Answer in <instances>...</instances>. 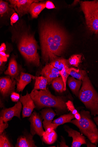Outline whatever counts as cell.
<instances>
[{"label":"cell","mask_w":98,"mask_h":147,"mask_svg":"<svg viewBox=\"0 0 98 147\" xmlns=\"http://www.w3.org/2000/svg\"><path fill=\"white\" fill-rule=\"evenodd\" d=\"M74 118V115L71 112L68 114L61 116L54 120L52 123L59 126L66 123L70 122L72 119Z\"/></svg>","instance_id":"cell-24"},{"label":"cell","mask_w":98,"mask_h":147,"mask_svg":"<svg viewBox=\"0 0 98 147\" xmlns=\"http://www.w3.org/2000/svg\"><path fill=\"white\" fill-rule=\"evenodd\" d=\"M0 55L8 57L9 56L7 55L5 53V51L0 52Z\"/></svg>","instance_id":"cell-39"},{"label":"cell","mask_w":98,"mask_h":147,"mask_svg":"<svg viewBox=\"0 0 98 147\" xmlns=\"http://www.w3.org/2000/svg\"><path fill=\"white\" fill-rule=\"evenodd\" d=\"M8 57L0 55V61H1L3 62H6L7 61V58Z\"/></svg>","instance_id":"cell-38"},{"label":"cell","mask_w":98,"mask_h":147,"mask_svg":"<svg viewBox=\"0 0 98 147\" xmlns=\"http://www.w3.org/2000/svg\"><path fill=\"white\" fill-rule=\"evenodd\" d=\"M18 49L21 54L28 62L36 66L39 65L37 45L33 36L27 34L22 36L19 43Z\"/></svg>","instance_id":"cell-5"},{"label":"cell","mask_w":98,"mask_h":147,"mask_svg":"<svg viewBox=\"0 0 98 147\" xmlns=\"http://www.w3.org/2000/svg\"><path fill=\"white\" fill-rule=\"evenodd\" d=\"M93 119L95 122L98 127V115L97 116H95L94 118Z\"/></svg>","instance_id":"cell-40"},{"label":"cell","mask_w":98,"mask_h":147,"mask_svg":"<svg viewBox=\"0 0 98 147\" xmlns=\"http://www.w3.org/2000/svg\"><path fill=\"white\" fill-rule=\"evenodd\" d=\"M51 84L53 88L57 92L62 93L64 91V84L61 76L54 79Z\"/></svg>","instance_id":"cell-25"},{"label":"cell","mask_w":98,"mask_h":147,"mask_svg":"<svg viewBox=\"0 0 98 147\" xmlns=\"http://www.w3.org/2000/svg\"><path fill=\"white\" fill-rule=\"evenodd\" d=\"M80 5L88 28L91 32L98 34V1H81Z\"/></svg>","instance_id":"cell-6"},{"label":"cell","mask_w":98,"mask_h":147,"mask_svg":"<svg viewBox=\"0 0 98 147\" xmlns=\"http://www.w3.org/2000/svg\"><path fill=\"white\" fill-rule=\"evenodd\" d=\"M6 50V46L4 43H3L1 45L0 47V51H5Z\"/></svg>","instance_id":"cell-36"},{"label":"cell","mask_w":98,"mask_h":147,"mask_svg":"<svg viewBox=\"0 0 98 147\" xmlns=\"http://www.w3.org/2000/svg\"><path fill=\"white\" fill-rule=\"evenodd\" d=\"M35 80V82L33 90H46L47 89V87L48 82L45 77L43 76H36Z\"/></svg>","instance_id":"cell-23"},{"label":"cell","mask_w":98,"mask_h":147,"mask_svg":"<svg viewBox=\"0 0 98 147\" xmlns=\"http://www.w3.org/2000/svg\"><path fill=\"white\" fill-rule=\"evenodd\" d=\"M45 4V3L35 2L31 5L29 11L32 18L38 17L41 12L46 8Z\"/></svg>","instance_id":"cell-18"},{"label":"cell","mask_w":98,"mask_h":147,"mask_svg":"<svg viewBox=\"0 0 98 147\" xmlns=\"http://www.w3.org/2000/svg\"><path fill=\"white\" fill-rule=\"evenodd\" d=\"M36 77L28 74L21 72L17 84V91L22 92L26 86L31 82L32 79H35Z\"/></svg>","instance_id":"cell-16"},{"label":"cell","mask_w":98,"mask_h":147,"mask_svg":"<svg viewBox=\"0 0 98 147\" xmlns=\"http://www.w3.org/2000/svg\"><path fill=\"white\" fill-rule=\"evenodd\" d=\"M22 108V102L20 101H18L12 107L3 110L1 113V117L3 118L5 123L10 121L14 116L20 119Z\"/></svg>","instance_id":"cell-9"},{"label":"cell","mask_w":98,"mask_h":147,"mask_svg":"<svg viewBox=\"0 0 98 147\" xmlns=\"http://www.w3.org/2000/svg\"><path fill=\"white\" fill-rule=\"evenodd\" d=\"M11 6L14 8L20 17L26 14L31 5L39 1L34 0H11L9 1Z\"/></svg>","instance_id":"cell-8"},{"label":"cell","mask_w":98,"mask_h":147,"mask_svg":"<svg viewBox=\"0 0 98 147\" xmlns=\"http://www.w3.org/2000/svg\"><path fill=\"white\" fill-rule=\"evenodd\" d=\"M78 97L86 107L91 111L92 115L95 117L98 115V93L87 76L82 81Z\"/></svg>","instance_id":"cell-3"},{"label":"cell","mask_w":98,"mask_h":147,"mask_svg":"<svg viewBox=\"0 0 98 147\" xmlns=\"http://www.w3.org/2000/svg\"><path fill=\"white\" fill-rule=\"evenodd\" d=\"M66 71L69 75L72 77L82 81L87 76V72L84 70L74 68H68L66 69Z\"/></svg>","instance_id":"cell-20"},{"label":"cell","mask_w":98,"mask_h":147,"mask_svg":"<svg viewBox=\"0 0 98 147\" xmlns=\"http://www.w3.org/2000/svg\"><path fill=\"white\" fill-rule=\"evenodd\" d=\"M64 128L68 136L73 138L72 147H80L82 144H86L85 138L81 135L80 132L68 126H65Z\"/></svg>","instance_id":"cell-12"},{"label":"cell","mask_w":98,"mask_h":147,"mask_svg":"<svg viewBox=\"0 0 98 147\" xmlns=\"http://www.w3.org/2000/svg\"><path fill=\"white\" fill-rule=\"evenodd\" d=\"M66 69L64 68L62 70L59 71L60 74L63 80L64 84V91H66V90L67 79L69 75L66 72Z\"/></svg>","instance_id":"cell-29"},{"label":"cell","mask_w":98,"mask_h":147,"mask_svg":"<svg viewBox=\"0 0 98 147\" xmlns=\"http://www.w3.org/2000/svg\"><path fill=\"white\" fill-rule=\"evenodd\" d=\"M0 147H13L5 133L4 132L0 135Z\"/></svg>","instance_id":"cell-26"},{"label":"cell","mask_w":98,"mask_h":147,"mask_svg":"<svg viewBox=\"0 0 98 147\" xmlns=\"http://www.w3.org/2000/svg\"><path fill=\"white\" fill-rule=\"evenodd\" d=\"M16 82L9 77L1 78L0 79V91L4 98L9 95L14 90Z\"/></svg>","instance_id":"cell-11"},{"label":"cell","mask_w":98,"mask_h":147,"mask_svg":"<svg viewBox=\"0 0 98 147\" xmlns=\"http://www.w3.org/2000/svg\"><path fill=\"white\" fill-rule=\"evenodd\" d=\"M81 58V55H74L69 58L68 62L70 65L77 67L80 62Z\"/></svg>","instance_id":"cell-27"},{"label":"cell","mask_w":98,"mask_h":147,"mask_svg":"<svg viewBox=\"0 0 98 147\" xmlns=\"http://www.w3.org/2000/svg\"><path fill=\"white\" fill-rule=\"evenodd\" d=\"M8 3L2 1H0V15L2 16L9 10Z\"/></svg>","instance_id":"cell-28"},{"label":"cell","mask_w":98,"mask_h":147,"mask_svg":"<svg viewBox=\"0 0 98 147\" xmlns=\"http://www.w3.org/2000/svg\"><path fill=\"white\" fill-rule=\"evenodd\" d=\"M67 109L74 115L77 113V111L75 109L73 102L70 100H68L66 102Z\"/></svg>","instance_id":"cell-30"},{"label":"cell","mask_w":98,"mask_h":147,"mask_svg":"<svg viewBox=\"0 0 98 147\" xmlns=\"http://www.w3.org/2000/svg\"><path fill=\"white\" fill-rule=\"evenodd\" d=\"M68 84L70 89L76 96H78L82 81L76 79L73 77H70L68 80Z\"/></svg>","instance_id":"cell-17"},{"label":"cell","mask_w":98,"mask_h":147,"mask_svg":"<svg viewBox=\"0 0 98 147\" xmlns=\"http://www.w3.org/2000/svg\"><path fill=\"white\" fill-rule=\"evenodd\" d=\"M18 72L17 62L14 58L11 59L7 69L5 72V74L10 76L12 78L16 77Z\"/></svg>","instance_id":"cell-19"},{"label":"cell","mask_w":98,"mask_h":147,"mask_svg":"<svg viewBox=\"0 0 98 147\" xmlns=\"http://www.w3.org/2000/svg\"><path fill=\"white\" fill-rule=\"evenodd\" d=\"M87 146L88 147H96V146L95 144H94L92 143L90 140H86V144Z\"/></svg>","instance_id":"cell-35"},{"label":"cell","mask_w":98,"mask_h":147,"mask_svg":"<svg viewBox=\"0 0 98 147\" xmlns=\"http://www.w3.org/2000/svg\"><path fill=\"white\" fill-rule=\"evenodd\" d=\"M41 74L47 79L49 84L51 83L54 79L59 77L60 75L59 71L50 63L45 66L42 70Z\"/></svg>","instance_id":"cell-13"},{"label":"cell","mask_w":98,"mask_h":147,"mask_svg":"<svg viewBox=\"0 0 98 147\" xmlns=\"http://www.w3.org/2000/svg\"><path fill=\"white\" fill-rule=\"evenodd\" d=\"M40 113L41 117L44 120L43 122V127L46 131L52 125V121L57 114L50 108L43 109Z\"/></svg>","instance_id":"cell-14"},{"label":"cell","mask_w":98,"mask_h":147,"mask_svg":"<svg viewBox=\"0 0 98 147\" xmlns=\"http://www.w3.org/2000/svg\"><path fill=\"white\" fill-rule=\"evenodd\" d=\"M19 20V17L16 13H14L10 18L11 24L12 26L14 24L16 23Z\"/></svg>","instance_id":"cell-33"},{"label":"cell","mask_w":98,"mask_h":147,"mask_svg":"<svg viewBox=\"0 0 98 147\" xmlns=\"http://www.w3.org/2000/svg\"><path fill=\"white\" fill-rule=\"evenodd\" d=\"M68 60L63 58L58 57L51 61L50 63L54 68L59 71L64 68H68Z\"/></svg>","instance_id":"cell-22"},{"label":"cell","mask_w":98,"mask_h":147,"mask_svg":"<svg viewBox=\"0 0 98 147\" xmlns=\"http://www.w3.org/2000/svg\"><path fill=\"white\" fill-rule=\"evenodd\" d=\"M33 136L30 134H25L19 137L17 141L16 147H37L33 140Z\"/></svg>","instance_id":"cell-15"},{"label":"cell","mask_w":98,"mask_h":147,"mask_svg":"<svg viewBox=\"0 0 98 147\" xmlns=\"http://www.w3.org/2000/svg\"><path fill=\"white\" fill-rule=\"evenodd\" d=\"M30 94L36 107L39 109L52 107L62 111H66L67 109L63 98L53 95L48 90H33Z\"/></svg>","instance_id":"cell-2"},{"label":"cell","mask_w":98,"mask_h":147,"mask_svg":"<svg viewBox=\"0 0 98 147\" xmlns=\"http://www.w3.org/2000/svg\"><path fill=\"white\" fill-rule=\"evenodd\" d=\"M3 63V61H0V65H1H1H2Z\"/></svg>","instance_id":"cell-41"},{"label":"cell","mask_w":98,"mask_h":147,"mask_svg":"<svg viewBox=\"0 0 98 147\" xmlns=\"http://www.w3.org/2000/svg\"><path fill=\"white\" fill-rule=\"evenodd\" d=\"M40 35L42 56L47 62L61 55L68 43V38L65 32L51 22L41 25Z\"/></svg>","instance_id":"cell-1"},{"label":"cell","mask_w":98,"mask_h":147,"mask_svg":"<svg viewBox=\"0 0 98 147\" xmlns=\"http://www.w3.org/2000/svg\"><path fill=\"white\" fill-rule=\"evenodd\" d=\"M45 7L49 9H54L55 8L53 4L50 1H48L46 3Z\"/></svg>","instance_id":"cell-34"},{"label":"cell","mask_w":98,"mask_h":147,"mask_svg":"<svg viewBox=\"0 0 98 147\" xmlns=\"http://www.w3.org/2000/svg\"><path fill=\"white\" fill-rule=\"evenodd\" d=\"M57 139V135L54 130H47L43 136V141L47 144L54 143Z\"/></svg>","instance_id":"cell-21"},{"label":"cell","mask_w":98,"mask_h":147,"mask_svg":"<svg viewBox=\"0 0 98 147\" xmlns=\"http://www.w3.org/2000/svg\"><path fill=\"white\" fill-rule=\"evenodd\" d=\"M20 97L19 94L15 92H12L11 95V98L12 101L14 102H18L20 99Z\"/></svg>","instance_id":"cell-32"},{"label":"cell","mask_w":98,"mask_h":147,"mask_svg":"<svg viewBox=\"0 0 98 147\" xmlns=\"http://www.w3.org/2000/svg\"><path fill=\"white\" fill-rule=\"evenodd\" d=\"M74 117L78 121H79L81 118V116L80 114L78 112L74 114Z\"/></svg>","instance_id":"cell-37"},{"label":"cell","mask_w":98,"mask_h":147,"mask_svg":"<svg viewBox=\"0 0 98 147\" xmlns=\"http://www.w3.org/2000/svg\"><path fill=\"white\" fill-rule=\"evenodd\" d=\"M8 127V124L7 123L4 122L3 118H0V135L3 134L4 130Z\"/></svg>","instance_id":"cell-31"},{"label":"cell","mask_w":98,"mask_h":147,"mask_svg":"<svg viewBox=\"0 0 98 147\" xmlns=\"http://www.w3.org/2000/svg\"><path fill=\"white\" fill-rule=\"evenodd\" d=\"M20 101L23 105L22 113L23 118L31 116L36 106L30 94L27 92L26 95L24 96H21Z\"/></svg>","instance_id":"cell-10"},{"label":"cell","mask_w":98,"mask_h":147,"mask_svg":"<svg viewBox=\"0 0 98 147\" xmlns=\"http://www.w3.org/2000/svg\"><path fill=\"white\" fill-rule=\"evenodd\" d=\"M80 114L81 118L79 121L75 119L70 123L78 127L92 143L97 145L98 143V129L91 119L90 112L82 111Z\"/></svg>","instance_id":"cell-4"},{"label":"cell","mask_w":98,"mask_h":147,"mask_svg":"<svg viewBox=\"0 0 98 147\" xmlns=\"http://www.w3.org/2000/svg\"><path fill=\"white\" fill-rule=\"evenodd\" d=\"M31 123L30 132L33 136L37 135L40 137H43L45 131H44L41 117L36 112L31 115L29 119Z\"/></svg>","instance_id":"cell-7"}]
</instances>
